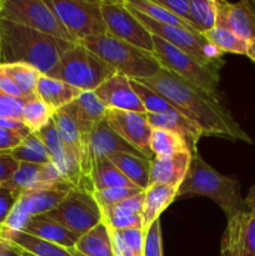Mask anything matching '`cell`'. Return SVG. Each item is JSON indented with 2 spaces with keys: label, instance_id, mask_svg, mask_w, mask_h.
<instances>
[{
  "label": "cell",
  "instance_id": "1",
  "mask_svg": "<svg viewBox=\"0 0 255 256\" xmlns=\"http://www.w3.org/2000/svg\"><path fill=\"white\" fill-rule=\"evenodd\" d=\"M138 82L169 102L200 130L202 136L224 138L230 142L252 144L250 135L238 124L222 102L212 100L169 70L162 69L154 76Z\"/></svg>",
  "mask_w": 255,
  "mask_h": 256
},
{
  "label": "cell",
  "instance_id": "2",
  "mask_svg": "<svg viewBox=\"0 0 255 256\" xmlns=\"http://www.w3.org/2000/svg\"><path fill=\"white\" fill-rule=\"evenodd\" d=\"M0 44L2 64L24 62L48 75L62 55L76 42L58 39L0 18Z\"/></svg>",
  "mask_w": 255,
  "mask_h": 256
},
{
  "label": "cell",
  "instance_id": "3",
  "mask_svg": "<svg viewBox=\"0 0 255 256\" xmlns=\"http://www.w3.org/2000/svg\"><path fill=\"white\" fill-rule=\"evenodd\" d=\"M240 189L239 180L218 172L204 162L196 149L192 152L189 172L178 190V198H210L224 212L226 219L230 220L235 215L246 212Z\"/></svg>",
  "mask_w": 255,
  "mask_h": 256
},
{
  "label": "cell",
  "instance_id": "4",
  "mask_svg": "<svg viewBox=\"0 0 255 256\" xmlns=\"http://www.w3.org/2000/svg\"><path fill=\"white\" fill-rule=\"evenodd\" d=\"M78 42L96 54L115 72L129 79H146L154 76L162 69L152 52L139 49L112 36L109 32L85 38Z\"/></svg>",
  "mask_w": 255,
  "mask_h": 256
},
{
  "label": "cell",
  "instance_id": "5",
  "mask_svg": "<svg viewBox=\"0 0 255 256\" xmlns=\"http://www.w3.org/2000/svg\"><path fill=\"white\" fill-rule=\"evenodd\" d=\"M115 70L84 45H72L62 55L48 76L62 80L80 92H94Z\"/></svg>",
  "mask_w": 255,
  "mask_h": 256
},
{
  "label": "cell",
  "instance_id": "6",
  "mask_svg": "<svg viewBox=\"0 0 255 256\" xmlns=\"http://www.w3.org/2000/svg\"><path fill=\"white\" fill-rule=\"evenodd\" d=\"M128 9L144 25L145 29L150 34L165 40L168 44L172 45V46L178 48L182 52L192 55V58H195L198 62H200L202 65L209 68V69L219 72L220 68L224 64V60H222L224 52L219 48L215 46L212 42H210L205 38L204 34H200V32H195V30L162 24V22H158L155 20L150 19L146 15L138 12V10L132 9V8H128Z\"/></svg>",
  "mask_w": 255,
  "mask_h": 256
},
{
  "label": "cell",
  "instance_id": "7",
  "mask_svg": "<svg viewBox=\"0 0 255 256\" xmlns=\"http://www.w3.org/2000/svg\"><path fill=\"white\" fill-rule=\"evenodd\" d=\"M152 45H154L152 55L162 69L172 72L180 79L185 80L200 92L206 94L212 100L220 102L219 90H218L220 79L219 72L209 69L192 55L168 44L165 40L155 35H152Z\"/></svg>",
  "mask_w": 255,
  "mask_h": 256
},
{
  "label": "cell",
  "instance_id": "8",
  "mask_svg": "<svg viewBox=\"0 0 255 256\" xmlns=\"http://www.w3.org/2000/svg\"><path fill=\"white\" fill-rule=\"evenodd\" d=\"M0 18L58 39L78 42L45 0H2Z\"/></svg>",
  "mask_w": 255,
  "mask_h": 256
},
{
  "label": "cell",
  "instance_id": "9",
  "mask_svg": "<svg viewBox=\"0 0 255 256\" xmlns=\"http://www.w3.org/2000/svg\"><path fill=\"white\" fill-rule=\"evenodd\" d=\"M76 42L106 34L100 0H45Z\"/></svg>",
  "mask_w": 255,
  "mask_h": 256
},
{
  "label": "cell",
  "instance_id": "10",
  "mask_svg": "<svg viewBox=\"0 0 255 256\" xmlns=\"http://www.w3.org/2000/svg\"><path fill=\"white\" fill-rule=\"evenodd\" d=\"M45 215L78 236H82L92 228L104 222L102 209L92 198V194L75 188L70 190L69 194L56 208Z\"/></svg>",
  "mask_w": 255,
  "mask_h": 256
},
{
  "label": "cell",
  "instance_id": "11",
  "mask_svg": "<svg viewBox=\"0 0 255 256\" xmlns=\"http://www.w3.org/2000/svg\"><path fill=\"white\" fill-rule=\"evenodd\" d=\"M72 189H74L72 185L60 184L22 195L18 198L14 208L2 228L14 232H22L32 216L46 214L56 208Z\"/></svg>",
  "mask_w": 255,
  "mask_h": 256
},
{
  "label": "cell",
  "instance_id": "12",
  "mask_svg": "<svg viewBox=\"0 0 255 256\" xmlns=\"http://www.w3.org/2000/svg\"><path fill=\"white\" fill-rule=\"evenodd\" d=\"M102 19L108 32L139 49L152 52V35L130 12L124 2H100Z\"/></svg>",
  "mask_w": 255,
  "mask_h": 256
},
{
  "label": "cell",
  "instance_id": "13",
  "mask_svg": "<svg viewBox=\"0 0 255 256\" xmlns=\"http://www.w3.org/2000/svg\"><path fill=\"white\" fill-rule=\"evenodd\" d=\"M104 120L122 139L136 149L140 154L149 160L154 159L155 156L150 149L152 129L148 122L146 112L106 110Z\"/></svg>",
  "mask_w": 255,
  "mask_h": 256
},
{
  "label": "cell",
  "instance_id": "14",
  "mask_svg": "<svg viewBox=\"0 0 255 256\" xmlns=\"http://www.w3.org/2000/svg\"><path fill=\"white\" fill-rule=\"evenodd\" d=\"M35 134L42 140L50 155V160L62 175L65 182L72 185L75 189H82V178L79 160L74 152L62 142L54 122L52 120L46 126Z\"/></svg>",
  "mask_w": 255,
  "mask_h": 256
},
{
  "label": "cell",
  "instance_id": "15",
  "mask_svg": "<svg viewBox=\"0 0 255 256\" xmlns=\"http://www.w3.org/2000/svg\"><path fill=\"white\" fill-rule=\"evenodd\" d=\"M106 110L146 112L139 96L132 89L130 79L125 75L115 72L94 90Z\"/></svg>",
  "mask_w": 255,
  "mask_h": 256
},
{
  "label": "cell",
  "instance_id": "16",
  "mask_svg": "<svg viewBox=\"0 0 255 256\" xmlns=\"http://www.w3.org/2000/svg\"><path fill=\"white\" fill-rule=\"evenodd\" d=\"M222 250L230 256H255V216L242 212L228 220Z\"/></svg>",
  "mask_w": 255,
  "mask_h": 256
},
{
  "label": "cell",
  "instance_id": "17",
  "mask_svg": "<svg viewBox=\"0 0 255 256\" xmlns=\"http://www.w3.org/2000/svg\"><path fill=\"white\" fill-rule=\"evenodd\" d=\"M215 26L232 30L245 40L254 38L255 0H242L239 2H218Z\"/></svg>",
  "mask_w": 255,
  "mask_h": 256
},
{
  "label": "cell",
  "instance_id": "18",
  "mask_svg": "<svg viewBox=\"0 0 255 256\" xmlns=\"http://www.w3.org/2000/svg\"><path fill=\"white\" fill-rule=\"evenodd\" d=\"M62 112L70 116L82 135H89L90 132L104 120L106 108L94 92H82L74 102L62 108Z\"/></svg>",
  "mask_w": 255,
  "mask_h": 256
},
{
  "label": "cell",
  "instance_id": "19",
  "mask_svg": "<svg viewBox=\"0 0 255 256\" xmlns=\"http://www.w3.org/2000/svg\"><path fill=\"white\" fill-rule=\"evenodd\" d=\"M192 159L190 150L170 156H155L150 165L149 185L166 184L179 189L189 172Z\"/></svg>",
  "mask_w": 255,
  "mask_h": 256
},
{
  "label": "cell",
  "instance_id": "20",
  "mask_svg": "<svg viewBox=\"0 0 255 256\" xmlns=\"http://www.w3.org/2000/svg\"><path fill=\"white\" fill-rule=\"evenodd\" d=\"M88 149L92 158V166L96 160L106 159L118 152H128L138 156H144L132 145L128 144L124 139H122L105 120L100 122L88 135Z\"/></svg>",
  "mask_w": 255,
  "mask_h": 256
},
{
  "label": "cell",
  "instance_id": "21",
  "mask_svg": "<svg viewBox=\"0 0 255 256\" xmlns=\"http://www.w3.org/2000/svg\"><path fill=\"white\" fill-rule=\"evenodd\" d=\"M22 232L59 245L65 249L75 248L80 238L45 214L32 216Z\"/></svg>",
  "mask_w": 255,
  "mask_h": 256
},
{
  "label": "cell",
  "instance_id": "22",
  "mask_svg": "<svg viewBox=\"0 0 255 256\" xmlns=\"http://www.w3.org/2000/svg\"><path fill=\"white\" fill-rule=\"evenodd\" d=\"M80 92H82L76 88L44 74L40 76L35 90L38 99L44 102L54 112L74 102Z\"/></svg>",
  "mask_w": 255,
  "mask_h": 256
},
{
  "label": "cell",
  "instance_id": "23",
  "mask_svg": "<svg viewBox=\"0 0 255 256\" xmlns=\"http://www.w3.org/2000/svg\"><path fill=\"white\" fill-rule=\"evenodd\" d=\"M148 122L152 129H164L175 132L184 138L189 145V150L194 152L198 149L196 144L202 138L200 130L190 120L182 116L180 112L172 114H146Z\"/></svg>",
  "mask_w": 255,
  "mask_h": 256
},
{
  "label": "cell",
  "instance_id": "24",
  "mask_svg": "<svg viewBox=\"0 0 255 256\" xmlns=\"http://www.w3.org/2000/svg\"><path fill=\"white\" fill-rule=\"evenodd\" d=\"M0 238L34 256H72L69 250L24 232L0 228Z\"/></svg>",
  "mask_w": 255,
  "mask_h": 256
},
{
  "label": "cell",
  "instance_id": "25",
  "mask_svg": "<svg viewBox=\"0 0 255 256\" xmlns=\"http://www.w3.org/2000/svg\"><path fill=\"white\" fill-rule=\"evenodd\" d=\"M176 188L166 184H152L144 190V206H142V220L144 229L146 230L162 212L178 198Z\"/></svg>",
  "mask_w": 255,
  "mask_h": 256
},
{
  "label": "cell",
  "instance_id": "26",
  "mask_svg": "<svg viewBox=\"0 0 255 256\" xmlns=\"http://www.w3.org/2000/svg\"><path fill=\"white\" fill-rule=\"evenodd\" d=\"M42 169L44 165L20 162L12 178L0 188L9 190L16 198L34 190L48 189L42 182Z\"/></svg>",
  "mask_w": 255,
  "mask_h": 256
},
{
  "label": "cell",
  "instance_id": "27",
  "mask_svg": "<svg viewBox=\"0 0 255 256\" xmlns=\"http://www.w3.org/2000/svg\"><path fill=\"white\" fill-rule=\"evenodd\" d=\"M109 159L135 186L142 190L148 189L152 160L146 159L145 156L128 154V152H118V154L112 155Z\"/></svg>",
  "mask_w": 255,
  "mask_h": 256
},
{
  "label": "cell",
  "instance_id": "28",
  "mask_svg": "<svg viewBox=\"0 0 255 256\" xmlns=\"http://www.w3.org/2000/svg\"><path fill=\"white\" fill-rule=\"evenodd\" d=\"M75 249L86 256H114L110 229L104 222L79 238Z\"/></svg>",
  "mask_w": 255,
  "mask_h": 256
},
{
  "label": "cell",
  "instance_id": "29",
  "mask_svg": "<svg viewBox=\"0 0 255 256\" xmlns=\"http://www.w3.org/2000/svg\"><path fill=\"white\" fill-rule=\"evenodd\" d=\"M92 185L95 190H104L109 188H136L122 172L115 166L109 158L99 159L92 166Z\"/></svg>",
  "mask_w": 255,
  "mask_h": 256
},
{
  "label": "cell",
  "instance_id": "30",
  "mask_svg": "<svg viewBox=\"0 0 255 256\" xmlns=\"http://www.w3.org/2000/svg\"><path fill=\"white\" fill-rule=\"evenodd\" d=\"M0 68L5 74L12 78V82L19 88L22 96L26 99H34L36 98L35 90H36L38 82H39L42 72L35 69L32 65L24 64V62H12V64H2Z\"/></svg>",
  "mask_w": 255,
  "mask_h": 256
},
{
  "label": "cell",
  "instance_id": "31",
  "mask_svg": "<svg viewBox=\"0 0 255 256\" xmlns=\"http://www.w3.org/2000/svg\"><path fill=\"white\" fill-rule=\"evenodd\" d=\"M9 155L19 162H30V164L38 165H45L52 162L46 146L35 132H30L25 138L24 142L14 150H12Z\"/></svg>",
  "mask_w": 255,
  "mask_h": 256
},
{
  "label": "cell",
  "instance_id": "32",
  "mask_svg": "<svg viewBox=\"0 0 255 256\" xmlns=\"http://www.w3.org/2000/svg\"><path fill=\"white\" fill-rule=\"evenodd\" d=\"M150 149L154 156H170L189 150V145L182 135L164 129H152Z\"/></svg>",
  "mask_w": 255,
  "mask_h": 256
},
{
  "label": "cell",
  "instance_id": "33",
  "mask_svg": "<svg viewBox=\"0 0 255 256\" xmlns=\"http://www.w3.org/2000/svg\"><path fill=\"white\" fill-rule=\"evenodd\" d=\"M124 4L126 5L128 8L138 10V12L146 15L150 19L155 20V22H162V24H168L172 25V26H180L184 28V29L195 30L192 29L186 22H184L182 19L178 18L176 15L170 12L169 10L165 9V8L160 6V5L158 4V2H155L154 0H125ZM195 32H196V30H195Z\"/></svg>",
  "mask_w": 255,
  "mask_h": 256
},
{
  "label": "cell",
  "instance_id": "34",
  "mask_svg": "<svg viewBox=\"0 0 255 256\" xmlns=\"http://www.w3.org/2000/svg\"><path fill=\"white\" fill-rule=\"evenodd\" d=\"M54 112L38 98L26 100L22 112V122L30 132H38L52 120Z\"/></svg>",
  "mask_w": 255,
  "mask_h": 256
},
{
  "label": "cell",
  "instance_id": "35",
  "mask_svg": "<svg viewBox=\"0 0 255 256\" xmlns=\"http://www.w3.org/2000/svg\"><path fill=\"white\" fill-rule=\"evenodd\" d=\"M190 14L194 29L200 34H205L216 24V0H189Z\"/></svg>",
  "mask_w": 255,
  "mask_h": 256
},
{
  "label": "cell",
  "instance_id": "36",
  "mask_svg": "<svg viewBox=\"0 0 255 256\" xmlns=\"http://www.w3.org/2000/svg\"><path fill=\"white\" fill-rule=\"evenodd\" d=\"M130 84H132V89L139 96L146 114H172V112H179L164 98L150 90L149 88L142 85L138 80L130 79Z\"/></svg>",
  "mask_w": 255,
  "mask_h": 256
},
{
  "label": "cell",
  "instance_id": "37",
  "mask_svg": "<svg viewBox=\"0 0 255 256\" xmlns=\"http://www.w3.org/2000/svg\"><path fill=\"white\" fill-rule=\"evenodd\" d=\"M204 35L210 42H212L215 46L219 48L222 52L245 55L248 40L238 36L232 30L225 29V28L215 26L208 32H205Z\"/></svg>",
  "mask_w": 255,
  "mask_h": 256
},
{
  "label": "cell",
  "instance_id": "38",
  "mask_svg": "<svg viewBox=\"0 0 255 256\" xmlns=\"http://www.w3.org/2000/svg\"><path fill=\"white\" fill-rule=\"evenodd\" d=\"M142 206H144V192L130 199L124 200L119 204L112 205V206L102 208V219L106 220L110 218L120 216H132V215H142Z\"/></svg>",
  "mask_w": 255,
  "mask_h": 256
},
{
  "label": "cell",
  "instance_id": "39",
  "mask_svg": "<svg viewBox=\"0 0 255 256\" xmlns=\"http://www.w3.org/2000/svg\"><path fill=\"white\" fill-rule=\"evenodd\" d=\"M144 190L139 189V188H109V189L104 190H95L92 192V198L98 202L100 209H102V208L119 204L124 200L140 194Z\"/></svg>",
  "mask_w": 255,
  "mask_h": 256
},
{
  "label": "cell",
  "instance_id": "40",
  "mask_svg": "<svg viewBox=\"0 0 255 256\" xmlns=\"http://www.w3.org/2000/svg\"><path fill=\"white\" fill-rule=\"evenodd\" d=\"M144 256H162V226H160L159 219L155 220L145 230Z\"/></svg>",
  "mask_w": 255,
  "mask_h": 256
},
{
  "label": "cell",
  "instance_id": "41",
  "mask_svg": "<svg viewBox=\"0 0 255 256\" xmlns=\"http://www.w3.org/2000/svg\"><path fill=\"white\" fill-rule=\"evenodd\" d=\"M26 100L29 99L0 94V118H15L22 120V108Z\"/></svg>",
  "mask_w": 255,
  "mask_h": 256
},
{
  "label": "cell",
  "instance_id": "42",
  "mask_svg": "<svg viewBox=\"0 0 255 256\" xmlns=\"http://www.w3.org/2000/svg\"><path fill=\"white\" fill-rule=\"evenodd\" d=\"M155 2L160 5V6L165 8L176 15L178 18L182 19L186 22L190 26L194 29V24H192V18L190 14V6H189V0H154Z\"/></svg>",
  "mask_w": 255,
  "mask_h": 256
},
{
  "label": "cell",
  "instance_id": "43",
  "mask_svg": "<svg viewBox=\"0 0 255 256\" xmlns=\"http://www.w3.org/2000/svg\"><path fill=\"white\" fill-rule=\"evenodd\" d=\"M104 222L109 226V229L115 230V232H124V230H129V229L145 230L142 215L110 218V219L104 220Z\"/></svg>",
  "mask_w": 255,
  "mask_h": 256
},
{
  "label": "cell",
  "instance_id": "44",
  "mask_svg": "<svg viewBox=\"0 0 255 256\" xmlns=\"http://www.w3.org/2000/svg\"><path fill=\"white\" fill-rule=\"evenodd\" d=\"M28 135L19 132L0 128V154H9L12 150L19 146Z\"/></svg>",
  "mask_w": 255,
  "mask_h": 256
},
{
  "label": "cell",
  "instance_id": "45",
  "mask_svg": "<svg viewBox=\"0 0 255 256\" xmlns=\"http://www.w3.org/2000/svg\"><path fill=\"white\" fill-rule=\"evenodd\" d=\"M122 239L132 248L136 256H144V236L145 230L142 229H129L124 232H119Z\"/></svg>",
  "mask_w": 255,
  "mask_h": 256
},
{
  "label": "cell",
  "instance_id": "46",
  "mask_svg": "<svg viewBox=\"0 0 255 256\" xmlns=\"http://www.w3.org/2000/svg\"><path fill=\"white\" fill-rule=\"evenodd\" d=\"M16 200L18 198L14 196L9 190L0 188V228L4 225L5 220L9 216Z\"/></svg>",
  "mask_w": 255,
  "mask_h": 256
},
{
  "label": "cell",
  "instance_id": "47",
  "mask_svg": "<svg viewBox=\"0 0 255 256\" xmlns=\"http://www.w3.org/2000/svg\"><path fill=\"white\" fill-rule=\"evenodd\" d=\"M18 165L19 162H16L9 154H0V186L12 178L15 170L18 169Z\"/></svg>",
  "mask_w": 255,
  "mask_h": 256
},
{
  "label": "cell",
  "instance_id": "48",
  "mask_svg": "<svg viewBox=\"0 0 255 256\" xmlns=\"http://www.w3.org/2000/svg\"><path fill=\"white\" fill-rule=\"evenodd\" d=\"M0 94H4L12 98H24L22 92H20L19 88L15 85V82H12L9 75L2 72V68H0Z\"/></svg>",
  "mask_w": 255,
  "mask_h": 256
},
{
  "label": "cell",
  "instance_id": "49",
  "mask_svg": "<svg viewBox=\"0 0 255 256\" xmlns=\"http://www.w3.org/2000/svg\"><path fill=\"white\" fill-rule=\"evenodd\" d=\"M110 234H112V250H114V256H136L132 248L125 242L119 232L110 229Z\"/></svg>",
  "mask_w": 255,
  "mask_h": 256
},
{
  "label": "cell",
  "instance_id": "50",
  "mask_svg": "<svg viewBox=\"0 0 255 256\" xmlns=\"http://www.w3.org/2000/svg\"><path fill=\"white\" fill-rule=\"evenodd\" d=\"M0 128H2V129L15 130V132H19L24 135L30 134L29 129L25 126L24 122L20 119H15V118H0Z\"/></svg>",
  "mask_w": 255,
  "mask_h": 256
},
{
  "label": "cell",
  "instance_id": "51",
  "mask_svg": "<svg viewBox=\"0 0 255 256\" xmlns=\"http://www.w3.org/2000/svg\"><path fill=\"white\" fill-rule=\"evenodd\" d=\"M0 256H22L19 249L8 240L0 238Z\"/></svg>",
  "mask_w": 255,
  "mask_h": 256
},
{
  "label": "cell",
  "instance_id": "52",
  "mask_svg": "<svg viewBox=\"0 0 255 256\" xmlns=\"http://www.w3.org/2000/svg\"><path fill=\"white\" fill-rule=\"evenodd\" d=\"M244 202H245V206H246V209H249L248 212L255 216V184L252 185V186H250L249 192H248Z\"/></svg>",
  "mask_w": 255,
  "mask_h": 256
},
{
  "label": "cell",
  "instance_id": "53",
  "mask_svg": "<svg viewBox=\"0 0 255 256\" xmlns=\"http://www.w3.org/2000/svg\"><path fill=\"white\" fill-rule=\"evenodd\" d=\"M245 55H246V56L249 58L252 62H255V36L248 40L246 52H245Z\"/></svg>",
  "mask_w": 255,
  "mask_h": 256
},
{
  "label": "cell",
  "instance_id": "54",
  "mask_svg": "<svg viewBox=\"0 0 255 256\" xmlns=\"http://www.w3.org/2000/svg\"><path fill=\"white\" fill-rule=\"evenodd\" d=\"M68 250H69V252L72 254V256H86V255H84V254H82V252H78L75 248H72V249H68Z\"/></svg>",
  "mask_w": 255,
  "mask_h": 256
},
{
  "label": "cell",
  "instance_id": "55",
  "mask_svg": "<svg viewBox=\"0 0 255 256\" xmlns=\"http://www.w3.org/2000/svg\"><path fill=\"white\" fill-rule=\"evenodd\" d=\"M18 249H19V248H18ZM19 252H20V254H22V256H34V255H32V254H29V252H24V250H22V249H19Z\"/></svg>",
  "mask_w": 255,
  "mask_h": 256
},
{
  "label": "cell",
  "instance_id": "56",
  "mask_svg": "<svg viewBox=\"0 0 255 256\" xmlns=\"http://www.w3.org/2000/svg\"><path fill=\"white\" fill-rule=\"evenodd\" d=\"M2 64V44H0V65Z\"/></svg>",
  "mask_w": 255,
  "mask_h": 256
},
{
  "label": "cell",
  "instance_id": "57",
  "mask_svg": "<svg viewBox=\"0 0 255 256\" xmlns=\"http://www.w3.org/2000/svg\"><path fill=\"white\" fill-rule=\"evenodd\" d=\"M220 256H230V255L228 254L226 252H224V250H222V252H220Z\"/></svg>",
  "mask_w": 255,
  "mask_h": 256
}]
</instances>
